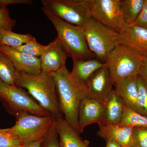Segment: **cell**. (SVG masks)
Listing matches in <instances>:
<instances>
[{"label":"cell","instance_id":"cell-1","mask_svg":"<svg viewBox=\"0 0 147 147\" xmlns=\"http://www.w3.org/2000/svg\"><path fill=\"white\" fill-rule=\"evenodd\" d=\"M15 85L26 90L29 94L55 121L63 118L52 73L41 71L36 75H30L17 72Z\"/></svg>","mask_w":147,"mask_h":147},{"label":"cell","instance_id":"cell-9","mask_svg":"<svg viewBox=\"0 0 147 147\" xmlns=\"http://www.w3.org/2000/svg\"><path fill=\"white\" fill-rule=\"evenodd\" d=\"M120 3L121 0H92V18L119 33L125 25Z\"/></svg>","mask_w":147,"mask_h":147},{"label":"cell","instance_id":"cell-27","mask_svg":"<svg viewBox=\"0 0 147 147\" xmlns=\"http://www.w3.org/2000/svg\"><path fill=\"white\" fill-rule=\"evenodd\" d=\"M131 147H147L146 127H134Z\"/></svg>","mask_w":147,"mask_h":147},{"label":"cell","instance_id":"cell-4","mask_svg":"<svg viewBox=\"0 0 147 147\" xmlns=\"http://www.w3.org/2000/svg\"><path fill=\"white\" fill-rule=\"evenodd\" d=\"M143 58L131 47L123 44L117 45L105 62L113 85L121 79L138 76Z\"/></svg>","mask_w":147,"mask_h":147},{"label":"cell","instance_id":"cell-33","mask_svg":"<svg viewBox=\"0 0 147 147\" xmlns=\"http://www.w3.org/2000/svg\"><path fill=\"white\" fill-rule=\"evenodd\" d=\"M105 140L106 143L105 147H123L118 142L113 138H108Z\"/></svg>","mask_w":147,"mask_h":147},{"label":"cell","instance_id":"cell-3","mask_svg":"<svg viewBox=\"0 0 147 147\" xmlns=\"http://www.w3.org/2000/svg\"><path fill=\"white\" fill-rule=\"evenodd\" d=\"M42 10L55 27L57 37L68 57L73 61L92 59L94 55L88 47L82 27L68 24L49 11Z\"/></svg>","mask_w":147,"mask_h":147},{"label":"cell","instance_id":"cell-23","mask_svg":"<svg viewBox=\"0 0 147 147\" xmlns=\"http://www.w3.org/2000/svg\"><path fill=\"white\" fill-rule=\"evenodd\" d=\"M17 71L8 56L0 51V79L9 85L15 86Z\"/></svg>","mask_w":147,"mask_h":147},{"label":"cell","instance_id":"cell-10","mask_svg":"<svg viewBox=\"0 0 147 147\" xmlns=\"http://www.w3.org/2000/svg\"><path fill=\"white\" fill-rule=\"evenodd\" d=\"M113 85L108 69L105 66L96 71L87 82V97L105 103Z\"/></svg>","mask_w":147,"mask_h":147},{"label":"cell","instance_id":"cell-15","mask_svg":"<svg viewBox=\"0 0 147 147\" xmlns=\"http://www.w3.org/2000/svg\"><path fill=\"white\" fill-rule=\"evenodd\" d=\"M55 127L61 147H89V142L83 141L65 119L55 121Z\"/></svg>","mask_w":147,"mask_h":147},{"label":"cell","instance_id":"cell-29","mask_svg":"<svg viewBox=\"0 0 147 147\" xmlns=\"http://www.w3.org/2000/svg\"><path fill=\"white\" fill-rule=\"evenodd\" d=\"M16 21L11 18L7 7L0 9V27L8 30L12 31Z\"/></svg>","mask_w":147,"mask_h":147},{"label":"cell","instance_id":"cell-21","mask_svg":"<svg viewBox=\"0 0 147 147\" xmlns=\"http://www.w3.org/2000/svg\"><path fill=\"white\" fill-rule=\"evenodd\" d=\"M35 38L30 34L16 33L0 27V45L11 47H18Z\"/></svg>","mask_w":147,"mask_h":147},{"label":"cell","instance_id":"cell-2","mask_svg":"<svg viewBox=\"0 0 147 147\" xmlns=\"http://www.w3.org/2000/svg\"><path fill=\"white\" fill-rule=\"evenodd\" d=\"M52 74L56 83L61 111L65 119L79 134V106L82 99L87 97L86 87L73 78L66 65Z\"/></svg>","mask_w":147,"mask_h":147},{"label":"cell","instance_id":"cell-22","mask_svg":"<svg viewBox=\"0 0 147 147\" xmlns=\"http://www.w3.org/2000/svg\"><path fill=\"white\" fill-rule=\"evenodd\" d=\"M118 125L124 127L147 128V117L137 113L125 105L121 120Z\"/></svg>","mask_w":147,"mask_h":147},{"label":"cell","instance_id":"cell-11","mask_svg":"<svg viewBox=\"0 0 147 147\" xmlns=\"http://www.w3.org/2000/svg\"><path fill=\"white\" fill-rule=\"evenodd\" d=\"M105 109L103 103L86 97L82 99L79 111V133L91 124L102 123L104 118Z\"/></svg>","mask_w":147,"mask_h":147},{"label":"cell","instance_id":"cell-30","mask_svg":"<svg viewBox=\"0 0 147 147\" xmlns=\"http://www.w3.org/2000/svg\"><path fill=\"white\" fill-rule=\"evenodd\" d=\"M131 25L147 29V0H145L144 4L142 10L136 20Z\"/></svg>","mask_w":147,"mask_h":147},{"label":"cell","instance_id":"cell-28","mask_svg":"<svg viewBox=\"0 0 147 147\" xmlns=\"http://www.w3.org/2000/svg\"><path fill=\"white\" fill-rule=\"evenodd\" d=\"M40 147H61L59 140V136L55 129V122L43 138Z\"/></svg>","mask_w":147,"mask_h":147},{"label":"cell","instance_id":"cell-20","mask_svg":"<svg viewBox=\"0 0 147 147\" xmlns=\"http://www.w3.org/2000/svg\"><path fill=\"white\" fill-rule=\"evenodd\" d=\"M144 3L145 0H121V9L125 25H131L134 23Z\"/></svg>","mask_w":147,"mask_h":147},{"label":"cell","instance_id":"cell-26","mask_svg":"<svg viewBox=\"0 0 147 147\" xmlns=\"http://www.w3.org/2000/svg\"><path fill=\"white\" fill-rule=\"evenodd\" d=\"M25 144L16 135L0 129V147H23Z\"/></svg>","mask_w":147,"mask_h":147},{"label":"cell","instance_id":"cell-14","mask_svg":"<svg viewBox=\"0 0 147 147\" xmlns=\"http://www.w3.org/2000/svg\"><path fill=\"white\" fill-rule=\"evenodd\" d=\"M0 51L8 56L18 73L36 75L41 72L40 58L19 53L5 45H0Z\"/></svg>","mask_w":147,"mask_h":147},{"label":"cell","instance_id":"cell-25","mask_svg":"<svg viewBox=\"0 0 147 147\" xmlns=\"http://www.w3.org/2000/svg\"><path fill=\"white\" fill-rule=\"evenodd\" d=\"M11 48L19 53H23L31 57H41L46 50L47 45H41L37 42L36 38H35L33 40L19 47Z\"/></svg>","mask_w":147,"mask_h":147},{"label":"cell","instance_id":"cell-17","mask_svg":"<svg viewBox=\"0 0 147 147\" xmlns=\"http://www.w3.org/2000/svg\"><path fill=\"white\" fill-rule=\"evenodd\" d=\"M137 76L121 79L114 84L115 91L125 105L137 112Z\"/></svg>","mask_w":147,"mask_h":147},{"label":"cell","instance_id":"cell-5","mask_svg":"<svg viewBox=\"0 0 147 147\" xmlns=\"http://www.w3.org/2000/svg\"><path fill=\"white\" fill-rule=\"evenodd\" d=\"M82 27L90 51L105 63L110 52L119 44V34L92 17Z\"/></svg>","mask_w":147,"mask_h":147},{"label":"cell","instance_id":"cell-13","mask_svg":"<svg viewBox=\"0 0 147 147\" xmlns=\"http://www.w3.org/2000/svg\"><path fill=\"white\" fill-rule=\"evenodd\" d=\"M119 43L131 47L143 57L147 55V29L125 25L119 33Z\"/></svg>","mask_w":147,"mask_h":147},{"label":"cell","instance_id":"cell-12","mask_svg":"<svg viewBox=\"0 0 147 147\" xmlns=\"http://www.w3.org/2000/svg\"><path fill=\"white\" fill-rule=\"evenodd\" d=\"M68 57L59 40L57 37L47 45V48L40 57L41 71L54 73L65 65Z\"/></svg>","mask_w":147,"mask_h":147},{"label":"cell","instance_id":"cell-7","mask_svg":"<svg viewBox=\"0 0 147 147\" xmlns=\"http://www.w3.org/2000/svg\"><path fill=\"white\" fill-rule=\"evenodd\" d=\"M42 9L74 26L82 27L91 17L92 0H42Z\"/></svg>","mask_w":147,"mask_h":147},{"label":"cell","instance_id":"cell-8","mask_svg":"<svg viewBox=\"0 0 147 147\" xmlns=\"http://www.w3.org/2000/svg\"><path fill=\"white\" fill-rule=\"evenodd\" d=\"M0 100L5 103L10 113L15 117L21 111L38 116H51L28 92L16 86L6 84L1 79Z\"/></svg>","mask_w":147,"mask_h":147},{"label":"cell","instance_id":"cell-16","mask_svg":"<svg viewBox=\"0 0 147 147\" xmlns=\"http://www.w3.org/2000/svg\"><path fill=\"white\" fill-rule=\"evenodd\" d=\"M105 113L102 123L103 125H116L120 123L125 104L115 89L109 93L104 104Z\"/></svg>","mask_w":147,"mask_h":147},{"label":"cell","instance_id":"cell-24","mask_svg":"<svg viewBox=\"0 0 147 147\" xmlns=\"http://www.w3.org/2000/svg\"><path fill=\"white\" fill-rule=\"evenodd\" d=\"M137 82L138 86L137 113L147 117V81L138 75L137 77Z\"/></svg>","mask_w":147,"mask_h":147},{"label":"cell","instance_id":"cell-31","mask_svg":"<svg viewBox=\"0 0 147 147\" xmlns=\"http://www.w3.org/2000/svg\"><path fill=\"white\" fill-rule=\"evenodd\" d=\"M32 0H0V9L7 7V6L12 4H21L32 5Z\"/></svg>","mask_w":147,"mask_h":147},{"label":"cell","instance_id":"cell-34","mask_svg":"<svg viewBox=\"0 0 147 147\" xmlns=\"http://www.w3.org/2000/svg\"><path fill=\"white\" fill-rule=\"evenodd\" d=\"M42 139H40V140L34 141V142L26 143L24 145L23 147H40Z\"/></svg>","mask_w":147,"mask_h":147},{"label":"cell","instance_id":"cell-18","mask_svg":"<svg viewBox=\"0 0 147 147\" xmlns=\"http://www.w3.org/2000/svg\"><path fill=\"white\" fill-rule=\"evenodd\" d=\"M99 126L97 132L99 137L105 140L113 138L123 147H131L134 127H124L116 125H103Z\"/></svg>","mask_w":147,"mask_h":147},{"label":"cell","instance_id":"cell-19","mask_svg":"<svg viewBox=\"0 0 147 147\" xmlns=\"http://www.w3.org/2000/svg\"><path fill=\"white\" fill-rule=\"evenodd\" d=\"M73 61L71 75L77 82L85 86L92 75L105 65V63L97 59L75 60Z\"/></svg>","mask_w":147,"mask_h":147},{"label":"cell","instance_id":"cell-6","mask_svg":"<svg viewBox=\"0 0 147 147\" xmlns=\"http://www.w3.org/2000/svg\"><path fill=\"white\" fill-rule=\"evenodd\" d=\"M15 124L3 130L16 135L25 144L42 139L55 121L51 116H41L21 111L16 117Z\"/></svg>","mask_w":147,"mask_h":147},{"label":"cell","instance_id":"cell-32","mask_svg":"<svg viewBox=\"0 0 147 147\" xmlns=\"http://www.w3.org/2000/svg\"><path fill=\"white\" fill-rule=\"evenodd\" d=\"M139 76L147 81V55L144 56Z\"/></svg>","mask_w":147,"mask_h":147}]
</instances>
